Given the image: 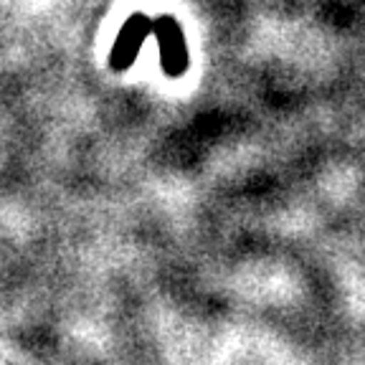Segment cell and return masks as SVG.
<instances>
[{"label":"cell","mask_w":365,"mask_h":365,"mask_svg":"<svg viewBox=\"0 0 365 365\" xmlns=\"http://www.w3.org/2000/svg\"><path fill=\"white\" fill-rule=\"evenodd\" d=\"M160 36V51H163V68L170 76H178L188 66V51H185V41L173 21H168L158 29Z\"/></svg>","instance_id":"cell-1"},{"label":"cell","mask_w":365,"mask_h":365,"mask_svg":"<svg viewBox=\"0 0 365 365\" xmlns=\"http://www.w3.org/2000/svg\"><path fill=\"white\" fill-rule=\"evenodd\" d=\"M145 36H148V23H145V18H140V16L132 18L125 29H122L117 43H114L112 66L114 68H127V66H130V63L135 61L137 46L143 43Z\"/></svg>","instance_id":"cell-2"}]
</instances>
